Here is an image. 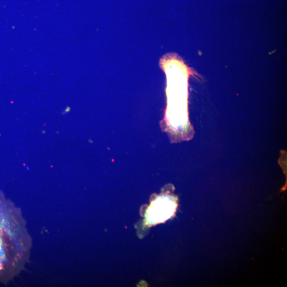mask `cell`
I'll use <instances>...</instances> for the list:
<instances>
[{
	"label": "cell",
	"instance_id": "obj_1",
	"mask_svg": "<svg viewBox=\"0 0 287 287\" xmlns=\"http://www.w3.org/2000/svg\"><path fill=\"white\" fill-rule=\"evenodd\" d=\"M32 239L19 207L0 191V283L18 276L28 264Z\"/></svg>",
	"mask_w": 287,
	"mask_h": 287
},
{
	"label": "cell",
	"instance_id": "obj_2",
	"mask_svg": "<svg viewBox=\"0 0 287 287\" xmlns=\"http://www.w3.org/2000/svg\"><path fill=\"white\" fill-rule=\"evenodd\" d=\"M177 205L174 199L163 197L156 200L148 212V220L151 224L162 223L171 218L176 211Z\"/></svg>",
	"mask_w": 287,
	"mask_h": 287
}]
</instances>
